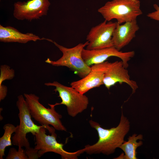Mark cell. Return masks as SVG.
Returning <instances> with one entry per match:
<instances>
[{"label": "cell", "mask_w": 159, "mask_h": 159, "mask_svg": "<svg viewBox=\"0 0 159 159\" xmlns=\"http://www.w3.org/2000/svg\"><path fill=\"white\" fill-rule=\"evenodd\" d=\"M117 83L127 84L132 90V94L138 88L136 82L130 79L128 71L122 61L110 62L104 75L103 85L108 90Z\"/></svg>", "instance_id": "12"}, {"label": "cell", "mask_w": 159, "mask_h": 159, "mask_svg": "<svg viewBox=\"0 0 159 159\" xmlns=\"http://www.w3.org/2000/svg\"><path fill=\"white\" fill-rule=\"evenodd\" d=\"M44 85L55 87L54 91L58 93L62 101L53 105L54 106L60 105H65L70 116L74 117L87 109L89 103L88 97L71 86H66L56 81L46 83Z\"/></svg>", "instance_id": "6"}, {"label": "cell", "mask_w": 159, "mask_h": 159, "mask_svg": "<svg viewBox=\"0 0 159 159\" xmlns=\"http://www.w3.org/2000/svg\"><path fill=\"white\" fill-rule=\"evenodd\" d=\"M24 96L32 117L42 125L44 126L50 133H55V130L67 131L60 120L62 116L55 110V106L48 104L50 107H45L40 102L39 97L34 94L24 93Z\"/></svg>", "instance_id": "2"}, {"label": "cell", "mask_w": 159, "mask_h": 159, "mask_svg": "<svg viewBox=\"0 0 159 159\" xmlns=\"http://www.w3.org/2000/svg\"><path fill=\"white\" fill-rule=\"evenodd\" d=\"M50 3L49 0H29L14 4L13 15L18 20L31 21L47 15Z\"/></svg>", "instance_id": "10"}, {"label": "cell", "mask_w": 159, "mask_h": 159, "mask_svg": "<svg viewBox=\"0 0 159 159\" xmlns=\"http://www.w3.org/2000/svg\"><path fill=\"white\" fill-rule=\"evenodd\" d=\"M25 153L28 157V159H38L40 158L38 153V150L34 148L29 147L25 148Z\"/></svg>", "instance_id": "19"}, {"label": "cell", "mask_w": 159, "mask_h": 159, "mask_svg": "<svg viewBox=\"0 0 159 159\" xmlns=\"http://www.w3.org/2000/svg\"><path fill=\"white\" fill-rule=\"evenodd\" d=\"M117 22L105 20L91 28L87 36L88 42L86 49H98L113 46L112 36Z\"/></svg>", "instance_id": "8"}, {"label": "cell", "mask_w": 159, "mask_h": 159, "mask_svg": "<svg viewBox=\"0 0 159 159\" xmlns=\"http://www.w3.org/2000/svg\"><path fill=\"white\" fill-rule=\"evenodd\" d=\"M0 70V86H1L4 81L11 80L14 78L15 71L13 69L11 68L9 65L6 64L1 65Z\"/></svg>", "instance_id": "17"}, {"label": "cell", "mask_w": 159, "mask_h": 159, "mask_svg": "<svg viewBox=\"0 0 159 159\" xmlns=\"http://www.w3.org/2000/svg\"><path fill=\"white\" fill-rule=\"evenodd\" d=\"M143 139V135L141 134L137 135L134 134L130 136L128 138L127 141H124L123 143L119 147L124 152L125 154L122 153L120 155L115 159H137V148L143 144L141 141L137 142L138 140Z\"/></svg>", "instance_id": "15"}, {"label": "cell", "mask_w": 159, "mask_h": 159, "mask_svg": "<svg viewBox=\"0 0 159 159\" xmlns=\"http://www.w3.org/2000/svg\"><path fill=\"white\" fill-rule=\"evenodd\" d=\"M139 29L137 19L122 24L117 23L112 36L113 46L120 51L135 37L136 33Z\"/></svg>", "instance_id": "13"}, {"label": "cell", "mask_w": 159, "mask_h": 159, "mask_svg": "<svg viewBox=\"0 0 159 159\" xmlns=\"http://www.w3.org/2000/svg\"><path fill=\"white\" fill-rule=\"evenodd\" d=\"M153 7L155 11L148 13L147 16L151 19L159 21V6L155 4L153 5Z\"/></svg>", "instance_id": "20"}, {"label": "cell", "mask_w": 159, "mask_h": 159, "mask_svg": "<svg viewBox=\"0 0 159 159\" xmlns=\"http://www.w3.org/2000/svg\"><path fill=\"white\" fill-rule=\"evenodd\" d=\"M46 130L43 126L34 135L36 145L34 148L38 150L39 157L47 152H52L59 155L63 159H77L83 153L82 149L72 152L66 151L63 148L64 144L57 141L56 134L47 135Z\"/></svg>", "instance_id": "7"}, {"label": "cell", "mask_w": 159, "mask_h": 159, "mask_svg": "<svg viewBox=\"0 0 159 159\" xmlns=\"http://www.w3.org/2000/svg\"><path fill=\"white\" fill-rule=\"evenodd\" d=\"M135 55L134 51L122 52L118 50L114 46L91 50H88L84 48L82 53L84 60L89 66L104 62L110 57H115L121 59L124 67L126 68L128 66V62Z\"/></svg>", "instance_id": "9"}, {"label": "cell", "mask_w": 159, "mask_h": 159, "mask_svg": "<svg viewBox=\"0 0 159 159\" xmlns=\"http://www.w3.org/2000/svg\"><path fill=\"white\" fill-rule=\"evenodd\" d=\"M17 127V126L15 127L10 123L6 124L4 126V134L0 138V159L3 158L6 148L12 145L11 135L16 132Z\"/></svg>", "instance_id": "16"}, {"label": "cell", "mask_w": 159, "mask_h": 159, "mask_svg": "<svg viewBox=\"0 0 159 159\" xmlns=\"http://www.w3.org/2000/svg\"><path fill=\"white\" fill-rule=\"evenodd\" d=\"M16 105L19 111V124L17 125V129L12 138V143L14 145L28 148L30 147L26 137L27 134L31 133L34 136L43 126L37 125L33 121L30 109L24 95H20L18 96Z\"/></svg>", "instance_id": "5"}, {"label": "cell", "mask_w": 159, "mask_h": 159, "mask_svg": "<svg viewBox=\"0 0 159 159\" xmlns=\"http://www.w3.org/2000/svg\"><path fill=\"white\" fill-rule=\"evenodd\" d=\"M50 39L44 38H41L32 33H22L15 28L11 26H4L0 25V41L4 42H18L26 43L31 41L36 42L39 40Z\"/></svg>", "instance_id": "14"}, {"label": "cell", "mask_w": 159, "mask_h": 159, "mask_svg": "<svg viewBox=\"0 0 159 159\" xmlns=\"http://www.w3.org/2000/svg\"><path fill=\"white\" fill-rule=\"evenodd\" d=\"M89 123L96 130L98 136V140L96 143L87 145L82 149L83 153L89 155L102 153L109 155L114 153L116 149L124 142V138L130 128V122L124 116L122 111L120 123L116 127L105 129L92 120L89 121Z\"/></svg>", "instance_id": "1"}, {"label": "cell", "mask_w": 159, "mask_h": 159, "mask_svg": "<svg viewBox=\"0 0 159 159\" xmlns=\"http://www.w3.org/2000/svg\"><path fill=\"white\" fill-rule=\"evenodd\" d=\"M51 42L62 52V55L56 61L48 58L45 61L46 63L53 66L67 67L81 78L85 77L90 72L91 67L86 64L82 55L83 49L88 44L87 41L71 48L59 45L52 40Z\"/></svg>", "instance_id": "4"}, {"label": "cell", "mask_w": 159, "mask_h": 159, "mask_svg": "<svg viewBox=\"0 0 159 159\" xmlns=\"http://www.w3.org/2000/svg\"><path fill=\"white\" fill-rule=\"evenodd\" d=\"M22 148L18 147V149L14 148L9 149L6 159H28L24 150Z\"/></svg>", "instance_id": "18"}, {"label": "cell", "mask_w": 159, "mask_h": 159, "mask_svg": "<svg viewBox=\"0 0 159 159\" xmlns=\"http://www.w3.org/2000/svg\"><path fill=\"white\" fill-rule=\"evenodd\" d=\"M110 62L105 61L102 63L92 65L91 70L85 77L80 80L72 82L70 86L80 93L84 94L93 88L103 85V79Z\"/></svg>", "instance_id": "11"}, {"label": "cell", "mask_w": 159, "mask_h": 159, "mask_svg": "<svg viewBox=\"0 0 159 159\" xmlns=\"http://www.w3.org/2000/svg\"><path fill=\"white\" fill-rule=\"evenodd\" d=\"M139 0H112L98 10L105 20L115 19L120 24L137 19L143 12Z\"/></svg>", "instance_id": "3"}]
</instances>
